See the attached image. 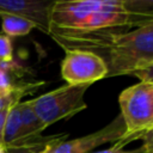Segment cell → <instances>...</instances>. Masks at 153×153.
Instances as JSON below:
<instances>
[{
	"mask_svg": "<svg viewBox=\"0 0 153 153\" xmlns=\"http://www.w3.org/2000/svg\"><path fill=\"white\" fill-rule=\"evenodd\" d=\"M123 135L124 124L121 115H118L105 127L81 137L65 140L51 147L49 151L51 153H91L96 147L103 143H116L123 137Z\"/></svg>",
	"mask_w": 153,
	"mask_h": 153,
	"instance_id": "8992f818",
	"label": "cell"
},
{
	"mask_svg": "<svg viewBox=\"0 0 153 153\" xmlns=\"http://www.w3.org/2000/svg\"><path fill=\"white\" fill-rule=\"evenodd\" d=\"M134 76H136L140 81H149V82H153V63L142 69V71H139V72H135L133 74Z\"/></svg>",
	"mask_w": 153,
	"mask_h": 153,
	"instance_id": "2e32d148",
	"label": "cell"
},
{
	"mask_svg": "<svg viewBox=\"0 0 153 153\" xmlns=\"http://www.w3.org/2000/svg\"><path fill=\"white\" fill-rule=\"evenodd\" d=\"M20 140H23V136H22V122H20V112H19V103H18L17 105L12 106L7 112V117L4 127L2 143L6 146Z\"/></svg>",
	"mask_w": 153,
	"mask_h": 153,
	"instance_id": "7c38bea8",
	"label": "cell"
},
{
	"mask_svg": "<svg viewBox=\"0 0 153 153\" xmlns=\"http://www.w3.org/2000/svg\"><path fill=\"white\" fill-rule=\"evenodd\" d=\"M55 1L0 0V14H13L30 20L44 33L50 31V16Z\"/></svg>",
	"mask_w": 153,
	"mask_h": 153,
	"instance_id": "52a82bcc",
	"label": "cell"
},
{
	"mask_svg": "<svg viewBox=\"0 0 153 153\" xmlns=\"http://www.w3.org/2000/svg\"><path fill=\"white\" fill-rule=\"evenodd\" d=\"M91 85H63L42 96L30 99L31 105L47 128L55 122L69 118L87 108L84 99Z\"/></svg>",
	"mask_w": 153,
	"mask_h": 153,
	"instance_id": "277c9868",
	"label": "cell"
},
{
	"mask_svg": "<svg viewBox=\"0 0 153 153\" xmlns=\"http://www.w3.org/2000/svg\"><path fill=\"white\" fill-rule=\"evenodd\" d=\"M66 49H84L106 63L108 78L133 75L153 63V24L122 32H103L72 38H53Z\"/></svg>",
	"mask_w": 153,
	"mask_h": 153,
	"instance_id": "7a4b0ae2",
	"label": "cell"
},
{
	"mask_svg": "<svg viewBox=\"0 0 153 153\" xmlns=\"http://www.w3.org/2000/svg\"><path fill=\"white\" fill-rule=\"evenodd\" d=\"M2 32L8 37L25 36L32 29H36L35 24L27 19H24L13 14H0Z\"/></svg>",
	"mask_w": 153,
	"mask_h": 153,
	"instance_id": "8fae6325",
	"label": "cell"
},
{
	"mask_svg": "<svg viewBox=\"0 0 153 153\" xmlns=\"http://www.w3.org/2000/svg\"><path fill=\"white\" fill-rule=\"evenodd\" d=\"M13 60V47L11 37L0 33V61Z\"/></svg>",
	"mask_w": 153,
	"mask_h": 153,
	"instance_id": "4fadbf2b",
	"label": "cell"
},
{
	"mask_svg": "<svg viewBox=\"0 0 153 153\" xmlns=\"http://www.w3.org/2000/svg\"><path fill=\"white\" fill-rule=\"evenodd\" d=\"M44 82H22L10 88H0V111L8 110L20 103L23 96L33 92Z\"/></svg>",
	"mask_w": 153,
	"mask_h": 153,
	"instance_id": "30bf717a",
	"label": "cell"
},
{
	"mask_svg": "<svg viewBox=\"0 0 153 153\" xmlns=\"http://www.w3.org/2000/svg\"><path fill=\"white\" fill-rule=\"evenodd\" d=\"M0 153H6V146L4 143H0Z\"/></svg>",
	"mask_w": 153,
	"mask_h": 153,
	"instance_id": "d6986e66",
	"label": "cell"
},
{
	"mask_svg": "<svg viewBox=\"0 0 153 153\" xmlns=\"http://www.w3.org/2000/svg\"><path fill=\"white\" fill-rule=\"evenodd\" d=\"M53 147H54V146H53ZM50 148H51V147H50ZM50 148H48V149H45V151H43V152H41V153H51V152L49 151Z\"/></svg>",
	"mask_w": 153,
	"mask_h": 153,
	"instance_id": "ffe728a7",
	"label": "cell"
},
{
	"mask_svg": "<svg viewBox=\"0 0 153 153\" xmlns=\"http://www.w3.org/2000/svg\"><path fill=\"white\" fill-rule=\"evenodd\" d=\"M13 85L16 84L12 82V76L6 71L0 68V88H10Z\"/></svg>",
	"mask_w": 153,
	"mask_h": 153,
	"instance_id": "e0dca14e",
	"label": "cell"
},
{
	"mask_svg": "<svg viewBox=\"0 0 153 153\" xmlns=\"http://www.w3.org/2000/svg\"><path fill=\"white\" fill-rule=\"evenodd\" d=\"M91 153H145L143 151V147L140 146L135 149H129V151H126L116 145H114L112 147L110 148H106V149H102V151H96V152H91Z\"/></svg>",
	"mask_w": 153,
	"mask_h": 153,
	"instance_id": "5bb4252c",
	"label": "cell"
},
{
	"mask_svg": "<svg viewBox=\"0 0 153 153\" xmlns=\"http://www.w3.org/2000/svg\"><path fill=\"white\" fill-rule=\"evenodd\" d=\"M68 137L67 133L55 134L49 136L38 135L35 137L24 139L10 145H6V153H41Z\"/></svg>",
	"mask_w": 153,
	"mask_h": 153,
	"instance_id": "ba28073f",
	"label": "cell"
},
{
	"mask_svg": "<svg viewBox=\"0 0 153 153\" xmlns=\"http://www.w3.org/2000/svg\"><path fill=\"white\" fill-rule=\"evenodd\" d=\"M124 135L115 145L123 148L133 140H139L153 128V82L139 81L118 97Z\"/></svg>",
	"mask_w": 153,
	"mask_h": 153,
	"instance_id": "3957f363",
	"label": "cell"
},
{
	"mask_svg": "<svg viewBox=\"0 0 153 153\" xmlns=\"http://www.w3.org/2000/svg\"><path fill=\"white\" fill-rule=\"evenodd\" d=\"M140 140H142V147L145 153H153V128L151 130H148L147 133H145Z\"/></svg>",
	"mask_w": 153,
	"mask_h": 153,
	"instance_id": "9a60e30c",
	"label": "cell"
},
{
	"mask_svg": "<svg viewBox=\"0 0 153 153\" xmlns=\"http://www.w3.org/2000/svg\"><path fill=\"white\" fill-rule=\"evenodd\" d=\"M19 112H20L23 140L41 135V133L45 129V127L36 115L30 100L19 103Z\"/></svg>",
	"mask_w": 153,
	"mask_h": 153,
	"instance_id": "9c48e42d",
	"label": "cell"
},
{
	"mask_svg": "<svg viewBox=\"0 0 153 153\" xmlns=\"http://www.w3.org/2000/svg\"><path fill=\"white\" fill-rule=\"evenodd\" d=\"M153 24V0H57L50 16L53 38H72Z\"/></svg>",
	"mask_w": 153,
	"mask_h": 153,
	"instance_id": "6da1fadb",
	"label": "cell"
},
{
	"mask_svg": "<svg viewBox=\"0 0 153 153\" xmlns=\"http://www.w3.org/2000/svg\"><path fill=\"white\" fill-rule=\"evenodd\" d=\"M61 75L68 85H92L108 78V67L99 55L90 50L66 49Z\"/></svg>",
	"mask_w": 153,
	"mask_h": 153,
	"instance_id": "5b68a950",
	"label": "cell"
},
{
	"mask_svg": "<svg viewBox=\"0 0 153 153\" xmlns=\"http://www.w3.org/2000/svg\"><path fill=\"white\" fill-rule=\"evenodd\" d=\"M8 110H10V109H8ZM8 110L0 111V143H2L4 127H5V122H6V117H7V112H8Z\"/></svg>",
	"mask_w": 153,
	"mask_h": 153,
	"instance_id": "ac0fdd59",
	"label": "cell"
}]
</instances>
